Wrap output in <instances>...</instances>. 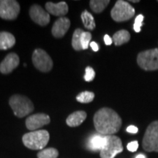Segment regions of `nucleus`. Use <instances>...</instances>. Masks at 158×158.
Instances as JSON below:
<instances>
[{
    "label": "nucleus",
    "mask_w": 158,
    "mask_h": 158,
    "mask_svg": "<svg viewBox=\"0 0 158 158\" xmlns=\"http://www.w3.org/2000/svg\"><path fill=\"white\" fill-rule=\"evenodd\" d=\"M138 127H135V126H134V125H130L127 128V132H128V133H130L135 134L138 133Z\"/></svg>",
    "instance_id": "cd10ccee"
},
{
    "label": "nucleus",
    "mask_w": 158,
    "mask_h": 158,
    "mask_svg": "<svg viewBox=\"0 0 158 158\" xmlns=\"http://www.w3.org/2000/svg\"><path fill=\"white\" fill-rule=\"evenodd\" d=\"M86 116L87 114L84 110H78L68 116L66 119V123L70 127H78L84 122Z\"/></svg>",
    "instance_id": "dca6fc26"
},
{
    "label": "nucleus",
    "mask_w": 158,
    "mask_h": 158,
    "mask_svg": "<svg viewBox=\"0 0 158 158\" xmlns=\"http://www.w3.org/2000/svg\"><path fill=\"white\" fill-rule=\"evenodd\" d=\"M19 3L15 0H0V17L5 20H14L19 15Z\"/></svg>",
    "instance_id": "1a4fd4ad"
},
{
    "label": "nucleus",
    "mask_w": 158,
    "mask_h": 158,
    "mask_svg": "<svg viewBox=\"0 0 158 158\" xmlns=\"http://www.w3.org/2000/svg\"><path fill=\"white\" fill-rule=\"evenodd\" d=\"M135 158H147V157L144 155H143V154H139V155H136V157Z\"/></svg>",
    "instance_id": "7c9ffc66"
},
{
    "label": "nucleus",
    "mask_w": 158,
    "mask_h": 158,
    "mask_svg": "<svg viewBox=\"0 0 158 158\" xmlns=\"http://www.w3.org/2000/svg\"><path fill=\"white\" fill-rule=\"evenodd\" d=\"M45 9L48 13L56 15V16H63L68 13V5L65 2H60L59 3L47 2L45 4Z\"/></svg>",
    "instance_id": "4468645a"
},
{
    "label": "nucleus",
    "mask_w": 158,
    "mask_h": 158,
    "mask_svg": "<svg viewBox=\"0 0 158 158\" xmlns=\"http://www.w3.org/2000/svg\"><path fill=\"white\" fill-rule=\"evenodd\" d=\"M143 15L139 14L135 19V23L133 24V29L135 30V32H140L141 30V27L143 25Z\"/></svg>",
    "instance_id": "393cba45"
},
{
    "label": "nucleus",
    "mask_w": 158,
    "mask_h": 158,
    "mask_svg": "<svg viewBox=\"0 0 158 158\" xmlns=\"http://www.w3.org/2000/svg\"><path fill=\"white\" fill-rule=\"evenodd\" d=\"M9 104L15 116L23 118L34 110V105L27 97L15 94L10 99Z\"/></svg>",
    "instance_id": "7ed1b4c3"
},
{
    "label": "nucleus",
    "mask_w": 158,
    "mask_h": 158,
    "mask_svg": "<svg viewBox=\"0 0 158 158\" xmlns=\"http://www.w3.org/2000/svg\"><path fill=\"white\" fill-rule=\"evenodd\" d=\"M142 147L147 152H158V121H154L148 126L142 141Z\"/></svg>",
    "instance_id": "20e7f679"
},
{
    "label": "nucleus",
    "mask_w": 158,
    "mask_h": 158,
    "mask_svg": "<svg viewBox=\"0 0 158 158\" xmlns=\"http://www.w3.org/2000/svg\"><path fill=\"white\" fill-rule=\"evenodd\" d=\"M109 3V0H92L89 2V5L92 11L100 13L104 10Z\"/></svg>",
    "instance_id": "aec40b11"
},
{
    "label": "nucleus",
    "mask_w": 158,
    "mask_h": 158,
    "mask_svg": "<svg viewBox=\"0 0 158 158\" xmlns=\"http://www.w3.org/2000/svg\"><path fill=\"white\" fill-rule=\"evenodd\" d=\"M70 27V19L66 17H60L59 19H57L55 23H54L52 27V32L53 36L56 38H60L64 36L67 31H68L69 28Z\"/></svg>",
    "instance_id": "ddd939ff"
},
{
    "label": "nucleus",
    "mask_w": 158,
    "mask_h": 158,
    "mask_svg": "<svg viewBox=\"0 0 158 158\" xmlns=\"http://www.w3.org/2000/svg\"><path fill=\"white\" fill-rule=\"evenodd\" d=\"M59 152L54 148H48L39 152L37 154V158H57Z\"/></svg>",
    "instance_id": "4be33fe9"
},
{
    "label": "nucleus",
    "mask_w": 158,
    "mask_h": 158,
    "mask_svg": "<svg viewBox=\"0 0 158 158\" xmlns=\"http://www.w3.org/2000/svg\"><path fill=\"white\" fill-rule=\"evenodd\" d=\"M94 125L98 133L112 135L118 132L122 121L115 110L109 108H102L94 116Z\"/></svg>",
    "instance_id": "f257e3e1"
},
{
    "label": "nucleus",
    "mask_w": 158,
    "mask_h": 158,
    "mask_svg": "<svg viewBox=\"0 0 158 158\" xmlns=\"http://www.w3.org/2000/svg\"><path fill=\"white\" fill-rule=\"evenodd\" d=\"M48 132L45 130H39L26 133L22 138L26 147L32 150L43 149L49 141Z\"/></svg>",
    "instance_id": "f03ea898"
},
{
    "label": "nucleus",
    "mask_w": 158,
    "mask_h": 158,
    "mask_svg": "<svg viewBox=\"0 0 158 158\" xmlns=\"http://www.w3.org/2000/svg\"><path fill=\"white\" fill-rule=\"evenodd\" d=\"M135 13V9L130 3L123 0H118L110 11V15L116 22H123L131 19Z\"/></svg>",
    "instance_id": "423d86ee"
},
{
    "label": "nucleus",
    "mask_w": 158,
    "mask_h": 158,
    "mask_svg": "<svg viewBox=\"0 0 158 158\" xmlns=\"http://www.w3.org/2000/svg\"><path fill=\"white\" fill-rule=\"evenodd\" d=\"M15 44V38L11 33L7 31L0 32V50L11 48Z\"/></svg>",
    "instance_id": "f3484780"
},
{
    "label": "nucleus",
    "mask_w": 158,
    "mask_h": 158,
    "mask_svg": "<svg viewBox=\"0 0 158 158\" xmlns=\"http://www.w3.org/2000/svg\"><path fill=\"white\" fill-rule=\"evenodd\" d=\"M122 142L118 136L114 135H106V143L100 155L101 158H114L118 154L123 152Z\"/></svg>",
    "instance_id": "0eeeda50"
},
{
    "label": "nucleus",
    "mask_w": 158,
    "mask_h": 158,
    "mask_svg": "<svg viewBox=\"0 0 158 158\" xmlns=\"http://www.w3.org/2000/svg\"><path fill=\"white\" fill-rule=\"evenodd\" d=\"M106 143V136L97 133L92 135L87 141V147L91 151H101Z\"/></svg>",
    "instance_id": "2eb2a0df"
},
{
    "label": "nucleus",
    "mask_w": 158,
    "mask_h": 158,
    "mask_svg": "<svg viewBox=\"0 0 158 158\" xmlns=\"http://www.w3.org/2000/svg\"><path fill=\"white\" fill-rule=\"evenodd\" d=\"M82 22L84 23V27L89 30H93L95 29L96 24L94 21V17L87 10H84L81 15Z\"/></svg>",
    "instance_id": "6ab92c4d"
},
{
    "label": "nucleus",
    "mask_w": 158,
    "mask_h": 158,
    "mask_svg": "<svg viewBox=\"0 0 158 158\" xmlns=\"http://www.w3.org/2000/svg\"><path fill=\"white\" fill-rule=\"evenodd\" d=\"M33 64L37 70L43 73L51 70L53 68V61L51 56L44 50L37 48L32 54Z\"/></svg>",
    "instance_id": "6e6552de"
},
{
    "label": "nucleus",
    "mask_w": 158,
    "mask_h": 158,
    "mask_svg": "<svg viewBox=\"0 0 158 158\" xmlns=\"http://www.w3.org/2000/svg\"><path fill=\"white\" fill-rule=\"evenodd\" d=\"M95 77V72L91 67H87L85 70V75H84V80L87 82L92 81Z\"/></svg>",
    "instance_id": "a878e982"
},
{
    "label": "nucleus",
    "mask_w": 158,
    "mask_h": 158,
    "mask_svg": "<svg viewBox=\"0 0 158 158\" xmlns=\"http://www.w3.org/2000/svg\"><path fill=\"white\" fill-rule=\"evenodd\" d=\"M81 29H76L75 30L72 38V46L76 51L83 50L81 43V36L83 32Z\"/></svg>",
    "instance_id": "412c9836"
},
{
    "label": "nucleus",
    "mask_w": 158,
    "mask_h": 158,
    "mask_svg": "<svg viewBox=\"0 0 158 158\" xmlns=\"http://www.w3.org/2000/svg\"><path fill=\"white\" fill-rule=\"evenodd\" d=\"M91 39H92V34L89 31H83L81 36V43L83 50L87 49L90 44Z\"/></svg>",
    "instance_id": "b1692460"
},
{
    "label": "nucleus",
    "mask_w": 158,
    "mask_h": 158,
    "mask_svg": "<svg viewBox=\"0 0 158 158\" xmlns=\"http://www.w3.org/2000/svg\"><path fill=\"white\" fill-rule=\"evenodd\" d=\"M137 63L146 71L158 70V48L140 52L137 56Z\"/></svg>",
    "instance_id": "39448f33"
},
{
    "label": "nucleus",
    "mask_w": 158,
    "mask_h": 158,
    "mask_svg": "<svg viewBox=\"0 0 158 158\" xmlns=\"http://www.w3.org/2000/svg\"><path fill=\"white\" fill-rule=\"evenodd\" d=\"M94 98V94L92 92H88V91H85V92H81L76 97V100L79 102L81 103H89L91 102Z\"/></svg>",
    "instance_id": "5701e85b"
},
{
    "label": "nucleus",
    "mask_w": 158,
    "mask_h": 158,
    "mask_svg": "<svg viewBox=\"0 0 158 158\" xmlns=\"http://www.w3.org/2000/svg\"><path fill=\"white\" fill-rule=\"evenodd\" d=\"M112 40H113V42L115 45L119 46V45L129 42L130 40V34L128 31L122 29V30L116 31L115 34L113 35Z\"/></svg>",
    "instance_id": "a211bd4d"
},
{
    "label": "nucleus",
    "mask_w": 158,
    "mask_h": 158,
    "mask_svg": "<svg viewBox=\"0 0 158 158\" xmlns=\"http://www.w3.org/2000/svg\"><path fill=\"white\" fill-rule=\"evenodd\" d=\"M29 15L31 19L40 26H46L50 22V15L41 6L33 5L29 10Z\"/></svg>",
    "instance_id": "9d476101"
},
{
    "label": "nucleus",
    "mask_w": 158,
    "mask_h": 158,
    "mask_svg": "<svg viewBox=\"0 0 158 158\" xmlns=\"http://www.w3.org/2000/svg\"><path fill=\"white\" fill-rule=\"evenodd\" d=\"M127 148L130 152H135L137 151L138 148V142L137 141L130 142V143L127 144Z\"/></svg>",
    "instance_id": "bb28decb"
},
{
    "label": "nucleus",
    "mask_w": 158,
    "mask_h": 158,
    "mask_svg": "<svg viewBox=\"0 0 158 158\" xmlns=\"http://www.w3.org/2000/svg\"><path fill=\"white\" fill-rule=\"evenodd\" d=\"M104 42L106 43V45H110L113 43V40L108 35H106L104 36Z\"/></svg>",
    "instance_id": "c85d7f7f"
},
{
    "label": "nucleus",
    "mask_w": 158,
    "mask_h": 158,
    "mask_svg": "<svg viewBox=\"0 0 158 158\" xmlns=\"http://www.w3.org/2000/svg\"><path fill=\"white\" fill-rule=\"evenodd\" d=\"M89 45H90L91 48H92V50H93L94 51H98L99 50L98 45L95 42H91Z\"/></svg>",
    "instance_id": "c756f323"
},
{
    "label": "nucleus",
    "mask_w": 158,
    "mask_h": 158,
    "mask_svg": "<svg viewBox=\"0 0 158 158\" xmlns=\"http://www.w3.org/2000/svg\"><path fill=\"white\" fill-rule=\"evenodd\" d=\"M19 56L15 53H10L0 64V72L3 74L10 73L19 66Z\"/></svg>",
    "instance_id": "f8f14e48"
},
{
    "label": "nucleus",
    "mask_w": 158,
    "mask_h": 158,
    "mask_svg": "<svg viewBox=\"0 0 158 158\" xmlns=\"http://www.w3.org/2000/svg\"><path fill=\"white\" fill-rule=\"evenodd\" d=\"M130 2H133V3H138L139 2V0H131V1H130Z\"/></svg>",
    "instance_id": "2f4dec72"
},
{
    "label": "nucleus",
    "mask_w": 158,
    "mask_h": 158,
    "mask_svg": "<svg viewBox=\"0 0 158 158\" xmlns=\"http://www.w3.org/2000/svg\"><path fill=\"white\" fill-rule=\"evenodd\" d=\"M51 118L45 114L40 113L29 116L26 119V126L27 129L31 131H35L43 126L50 123Z\"/></svg>",
    "instance_id": "9b49d317"
}]
</instances>
